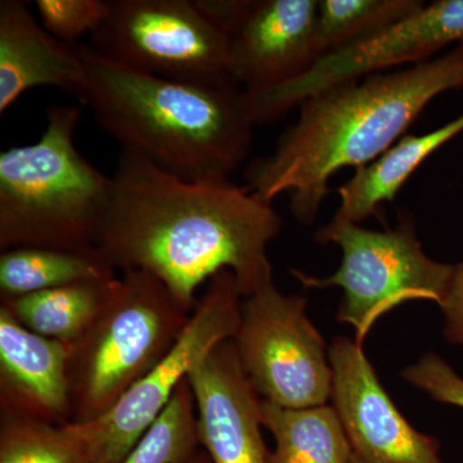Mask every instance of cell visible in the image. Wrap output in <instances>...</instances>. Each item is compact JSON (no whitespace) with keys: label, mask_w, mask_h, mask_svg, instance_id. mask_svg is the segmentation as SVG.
<instances>
[{"label":"cell","mask_w":463,"mask_h":463,"mask_svg":"<svg viewBox=\"0 0 463 463\" xmlns=\"http://www.w3.org/2000/svg\"><path fill=\"white\" fill-rule=\"evenodd\" d=\"M96 248L116 270H145L185 309L230 270L242 298L273 282L268 245L281 232L273 203L231 179L188 181L121 151Z\"/></svg>","instance_id":"obj_1"},{"label":"cell","mask_w":463,"mask_h":463,"mask_svg":"<svg viewBox=\"0 0 463 463\" xmlns=\"http://www.w3.org/2000/svg\"><path fill=\"white\" fill-rule=\"evenodd\" d=\"M463 88V44L440 57L328 88L298 106L272 154L252 161L246 187L273 203L288 194L301 224L316 221L332 176L370 165L403 138L432 99Z\"/></svg>","instance_id":"obj_2"},{"label":"cell","mask_w":463,"mask_h":463,"mask_svg":"<svg viewBox=\"0 0 463 463\" xmlns=\"http://www.w3.org/2000/svg\"><path fill=\"white\" fill-rule=\"evenodd\" d=\"M80 102L121 151L188 181L231 179L251 148L254 121L237 84L172 80L116 63L84 47Z\"/></svg>","instance_id":"obj_3"},{"label":"cell","mask_w":463,"mask_h":463,"mask_svg":"<svg viewBox=\"0 0 463 463\" xmlns=\"http://www.w3.org/2000/svg\"><path fill=\"white\" fill-rule=\"evenodd\" d=\"M81 109L53 105L32 145L0 154V249H96L111 196L105 175L75 146Z\"/></svg>","instance_id":"obj_4"},{"label":"cell","mask_w":463,"mask_h":463,"mask_svg":"<svg viewBox=\"0 0 463 463\" xmlns=\"http://www.w3.org/2000/svg\"><path fill=\"white\" fill-rule=\"evenodd\" d=\"M191 315L156 277L145 270L123 272L99 318L70 345L72 422L108 413L163 361Z\"/></svg>","instance_id":"obj_5"},{"label":"cell","mask_w":463,"mask_h":463,"mask_svg":"<svg viewBox=\"0 0 463 463\" xmlns=\"http://www.w3.org/2000/svg\"><path fill=\"white\" fill-rule=\"evenodd\" d=\"M317 241L339 246V269L327 279L298 270L292 274L307 288H343L337 319L354 328L361 345L377 319L405 301L440 304L455 272V265L426 255L411 221L392 230L374 231L334 218L318 231Z\"/></svg>","instance_id":"obj_6"},{"label":"cell","mask_w":463,"mask_h":463,"mask_svg":"<svg viewBox=\"0 0 463 463\" xmlns=\"http://www.w3.org/2000/svg\"><path fill=\"white\" fill-rule=\"evenodd\" d=\"M91 50L116 63L172 80L237 84L227 33L197 0H109Z\"/></svg>","instance_id":"obj_7"},{"label":"cell","mask_w":463,"mask_h":463,"mask_svg":"<svg viewBox=\"0 0 463 463\" xmlns=\"http://www.w3.org/2000/svg\"><path fill=\"white\" fill-rule=\"evenodd\" d=\"M243 371L263 401L285 408L325 405L332 368L321 334L307 316V298L268 283L241 300L232 339Z\"/></svg>","instance_id":"obj_8"},{"label":"cell","mask_w":463,"mask_h":463,"mask_svg":"<svg viewBox=\"0 0 463 463\" xmlns=\"http://www.w3.org/2000/svg\"><path fill=\"white\" fill-rule=\"evenodd\" d=\"M236 277L223 270L207 282L190 321L170 352L94 421L78 423L90 463H120L156 421L183 380L218 344L233 339L240 323ZM76 423V422H75Z\"/></svg>","instance_id":"obj_9"},{"label":"cell","mask_w":463,"mask_h":463,"mask_svg":"<svg viewBox=\"0 0 463 463\" xmlns=\"http://www.w3.org/2000/svg\"><path fill=\"white\" fill-rule=\"evenodd\" d=\"M463 44V0H438L364 41L326 54L291 83L261 91H245L254 124L279 120L319 91L432 60L450 44Z\"/></svg>","instance_id":"obj_10"},{"label":"cell","mask_w":463,"mask_h":463,"mask_svg":"<svg viewBox=\"0 0 463 463\" xmlns=\"http://www.w3.org/2000/svg\"><path fill=\"white\" fill-rule=\"evenodd\" d=\"M227 33L232 75L245 91L272 90L309 71L318 0H197Z\"/></svg>","instance_id":"obj_11"},{"label":"cell","mask_w":463,"mask_h":463,"mask_svg":"<svg viewBox=\"0 0 463 463\" xmlns=\"http://www.w3.org/2000/svg\"><path fill=\"white\" fill-rule=\"evenodd\" d=\"M334 410L353 455L364 463H443L438 440L404 419L383 390L364 346L345 337L332 341Z\"/></svg>","instance_id":"obj_12"},{"label":"cell","mask_w":463,"mask_h":463,"mask_svg":"<svg viewBox=\"0 0 463 463\" xmlns=\"http://www.w3.org/2000/svg\"><path fill=\"white\" fill-rule=\"evenodd\" d=\"M200 444L213 463H268L261 399L243 371L233 341L218 344L188 374Z\"/></svg>","instance_id":"obj_13"},{"label":"cell","mask_w":463,"mask_h":463,"mask_svg":"<svg viewBox=\"0 0 463 463\" xmlns=\"http://www.w3.org/2000/svg\"><path fill=\"white\" fill-rule=\"evenodd\" d=\"M71 346L27 330L0 307V414L72 422Z\"/></svg>","instance_id":"obj_14"},{"label":"cell","mask_w":463,"mask_h":463,"mask_svg":"<svg viewBox=\"0 0 463 463\" xmlns=\"http://www.w3.org/2000/svg\"><path fill=\"white\" fill-rule=\"evenodd\" d=\"M53 87L79 100L87 87L84 47L52 36L25 2H0V114L26 91Z\"/></svg>","instance_id":"obj_15"},{"label":"cell","mask_w":463,"mask_h":463,"mask_svg":"<svg viewBox=\"0 0 463 463\" xmlns=\"http://www.w3.org/2000/svg\"><path fill=\"white\" fill-rule=\"evenodd\" d=\"M463 132V114L422 136H404L370 165L355 170L339 188L335 219L359 224L376 216L383 203H392L412 174L450 139Z\"/></svg>","instance_id":"obj_16"},{"label":"cell","mask_w":463,"mask_h":463,"mask_svg":"<svg viewBox=\"0 0 463 463\" xmlns=\"http://www.w3.org/2000/svg\"><path fill=\"white\" fill-rule=\"evenodd\" d=\"M118 283V279L79 282L20 297L0 298V307L27 330L72 345L99 318Z\"/></svg>","instance_id":"obj_17"},{"label":"cell","mask_w":463,"mask_h":463,"mask_svg":"<svg viewBox=\"0 0 463 463\" xmlns=\"http://www.w3.org/2000/svg\"><path fill=\"white\" fill-rule=\"evenodd\" d=\"M260 414L276 440L268 463H352V446L334 407L285 408L261 399Z\"/></svg>","instance_id":"obj_18"},{"label":"cell","mask_w":463,"mask_h":463,"mask_svg":"<svg viewBox=\"0 0 463 463\" xmlns=\"http://www.w3.org/2000/svg\"><path fill=\"white\" fill-rule=\"evenodd\" d=\"M115 279V268L97 248L80 251L18 248L5 250L0 255V298Z\"/></svg>","instance_id":"obj_19"},{"label":"cell","mask_w":463,"mask_h":463,"mask_svg":"<svg viewBox=\"0 0 463 463\" xmlns=\"http://www.w3.org/2000/svg\"><path fill=\"white\" fill-rule=\"evenodd\" d=\"M423 5L421 0H318L316 38L319 54L322 58L371 38Z\"/></svg>","instance_id":"obj_20"},{"label":"cell","mask_w":463,"mask_h":463,"mask_svg":"<svg viewBox=\"0 0 463 463\" xmlns=\"http://www.w3.org/2000/svg\"><path fill=\"white\" fill-rule=\"evenodd\" d=\"M0 463H90L80 426L0 414Z\"/></svg>","instance_id":"obj_21"},{"label":"cell","mask_w":463,"mask_h":463,"mask_svg":"<svg viewBox=\"0 0 463 463\" xmlns=\"http://www.w3.org/2000/svg\"><path fill=\"white\" fill-rule=\"evenodd\" d=\"M199 444L196 401L185 379L164 412L120 463H190Z\"/></svg>","instance_id":"obj_22"},{"label":"cell","mask_w":463,"mask_h":463,"mask_svg":"<svg viewBox=\"0 0 463 463\" xmlns=\"http://www.w3.org/2000/svg\"><path fill=\"white\" fill-rule=\"evenodd\" d=\"M39 23L58 41L74 44L99 30L108 14L109 0H36Z\"/></svg>","instance_id":"obj_23"},{"label":"cell","mask_w":463,"mask_h":463,"mask_svg":"<svg viewBox=\"0 0 463 463\" xmlns=\"http://www.w3.org/2000/svg\"><path fill=\"white\" fill-rule=\"evenodd\" d=\"M402 377L435 401L463 408V379L440 356L426 354L408 367Z\"/></svg>","instance_id":"obj_24"},{"label":"cell","mask_w":463,"mask_h":463,"mask_svg":"<svg viewBox=\"0 0 463 463\" xmlns=\"http://www.w3.org/2000/svg\"><path fill=\"white\" fill-rule=\"evenodd\" d=\"M439 307L446 319L447 339L463 345V261L455 265L449 288Z\"/></svg>","instance_id":"obj_25"},{"label":"cell","mask_w":463,"mask_h":463,"mask_svg":"<svg viewBox=\"0 0 463 463\" xmlns=\"http://www.w3.org/2000/svg\"><path fill=\"white\" fill-rule=\"evenodd\" d=\"M190 463H213L212 458L203 450V452H197L194 458L191 459Z\"/></svg>","instance_id":"obj_26"},{"label":"cell","mask_w":463,"mask_h":463,"mask_svg":"<svg viewBox=\"0 0 463 463\" xmlns=\"http://www.w3.org/2000/svg\"><path fill=\"white\" fill-rule=\"evenodd\" d=\"M352 463H364V462L359 461V459L356 458L355 456H353Z\"/></svg>","instance_id":"obj_27"}]
</instances>
